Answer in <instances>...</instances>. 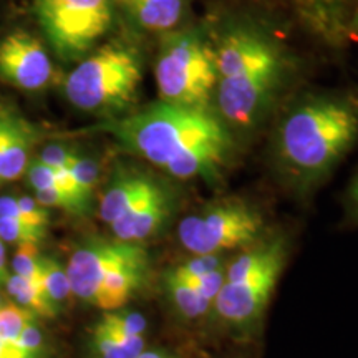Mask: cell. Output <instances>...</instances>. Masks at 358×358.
<instances>
[{
	"mask_svg": "<svg viewBox=\"0 0 358 358\" xmlns=\"http://www.w3.org/2000/svg\"><path fill=\"white\" fill-rule=\"evenodd\" d=\"M209 34L216 57L211 108L237 138L254 133L292 80V53L271 27L250 13L224 17Z\"/></svg>",
	"mask_w": 358,
	"mask_h": 358,
	"instance_id": "6da1fadb",
	"label": "cell"
},
{
	"mask_svg": "<svg viewBox=\"0 0 358 358\" xmlns=\"http://www.w3.org/2000/svg\"><path fill=\"white\" fill-rule=\"evenodd\" d=\"M124 150L174 179L219 182L236 155L237 136L211 108L158 101L101 127Z\"/></svg>",
	"mask_w": 358,
	"mask_h": 358,
	"instance_id": "7a4b0ae2",
	"label": "cell"
},
{
	"mask_svg": "<svg viewBox=\"0 0 358 358\" xmlns=\"http://www.w3.org/2000/svg\"><path fill=\"white\" fill-rule=\"evenodd\" d=\"M358 141V90L319 92L295 100L275 124L272 158L295 191L319 186Z\"/></svg>",
	"mask_w": 358,
	"mask_h": 358,
	"instance_id": "3957f363",
	"label": "cell"
},
{
	"mask_svg": "<svg viewBox=\"0 0 358 358\" xmlns=\"http://www.w3.org/2000/svg\"><path fill=\"white\" fill-rule=\"evenodd\" d=\"M143 82V58L127 42L93 48L66 75L64 93L71 106L85 113L118 115L134 101Z\"/></svg>",
	"mask_w": 358,
	"mask_h": 358,
	"instance_id": "277c9868",
	"label": "cell"
},
{
	"mask_svg": "<svg viewBox=\"0 0 358 358\" xmlns=\"http://www.w3.org/2000/svg\"><path fill=\"white\" fill-rule=\"evenodd\" d=\"M155 82L159 101L189 108H211L216 57L211 34L206 27L185 25L161 35L155 60Z\"/></svg>",
	"mask_w": 358,
	"mask_h": 358,
	"instance_id": "5b68a950",
	"label": "cell"
},
{
	"mask_svg": "<svg viewBox=\"0 0 358 358\" xmlns=\"http://www.w3.org/2000/svg\"><path fill=\"white\" fill-rule=\"evenodd\" d=\"M266 221L254 204L239 198L216 199L178 224V239L194 256H221L262 241Z\"/></svg>",
	"mask_w": 358,
	"mask_h": 358,
	"instance_id": "8992f818",
	"label": "cell"
},
{
	"mask_svg": "<svg viewBox=\"0 0 358 358\" xmlns=\"http://www.w3.org/2000/svg\"><path fill=\"white\" fill-rule=\"evenodd\" d=\"M43 35L64 62H80L110 32L113 0H34Z\"/></svg>",
	"mask_w": 358,
	"mask_h": 358,
	"instance_id": "52a82bcc",
	"label": "cell"
},
{
	"mask_svg": "<svg viewBox=\"0 0 358 358\" xmlns=\"http://www.w3.org/2000/svg\"><path fill=\"white\" fill-rule=\"evenodd\" d=\"M320 47L345 50L353 42L358 0H271Z\"/></svg>",
	"mask_w": 358,
	"mask_h": 358,
	"instance_id": "ba28073f",
	"label": "cell"
},
{
	"mask_svg": "<svg viewBox=\"0 0 358 358\" xmlns=\"http://www.w3.org/2000/svg\"><path fill=\"white\" fill-rule=\"evenodd\" d=\"M284 261L285 252H280L252 275L237 282L226 280L213 303L219 319L234 329H245L256 324L271 301L284 268Z\"/></svg>",
	"mask_w": 358,
	"mask_h": 358,
	"instance_id": "9c48e42d",
	"label": "cell"
},
{
	"mask_svg": "<svg viewBox=\"0 0 358 358\" xmlns=\"http://www.w3.org/2000/svg\"><path fill=\"white\" fill-rule=\"evenodd\" d=\"M141 244L124 241L88 239L78 245L71 254L66 274L71 292L80 301L93 307L103 280L140 249Z\"/></svg>",
	"mask_w": 358,
	"mask_h": 358,
	"instance_id": "30bf717a",
	"label": "cell"
},
{
	"mask_svg": "<svg viewBox=\"0 0 358 358\" xmlns=\"http://www.w3.org/2000/svg\"><path fill=\"white\" fill-rule=\"evenodd\" d=\"M0 77L24 92H42L53 78V64L38 38L24 30L0 42Z\"/></svg>",
	"mask_w": 358,
	"mask_h": 358,
	"instance_id": "8fae6325",
	"label": "cell"
},
{
	"mask_svg": "<svg viewBox=\"0 0 358 358\" xmlns=\"http://www.w3.org/2000/svg\"><path fill=\"white\" fill-rule=\"evenodd\" d=\"M176 211V194L168 185L143 199L140 204L129 209L127 214L110 224L118 241L136 243L158 234Z\"/></svg>",
	"mask_w": 358,
	"mask_h": 358,
	"instance_id": "7c38bea8",
	"label": "cell"
},
{
	"mask_svg": "<svg viewBox=\"0 0 358 358\" xmlns=\"http://www.w3.org/2000/svg\"><path fill=\"white\" fill-rule=\"evenodd\" d=\"M164 185L159 178L140 169L118 168L100 199L98 214L101 221L110 226Z\"/></svg>",
	"mask_w": 358,
	"mask_h": 358,
	"instance_id": "4fadbf2b",
	"label": "cell"
},
{
	"mask_svg": "<svg viewBox=\"0 0 358 358\" xmlns=\"http://www.w3.org/2000/svg\"><path fill=\"white\" fill-rule=\"evenodd\" d=\"M115 7L143 32L166 35L185 27L187 0H113Z\"/></svg>",
	"mask_w": 358,
	"mask_h": 358,
	"instance_id": "5bb4252c",
	"label": "cell"
},
{
	"mask_svg": "<svg viewBox=\"0 0 358 358\" xmlns=\"http://www.w3.org/2000/svg\"><path fill=\"white\" fill-rule=\"evenodd\" d=\"M35 141V129L27 120L8 108L3 128L2 182L15 181L29 168V155Z\"/></svg>",
	"mask_w": 358,
	"mask_h": 358,
	"instance_id": "9a60e30c",
	"label": "cell"
},
{
	"mask_svg": "<svg viewBox=\"0 0 358 358\" xmlns=\"http://www.w3.org/2000/svg\"><path fill=\"white\" fill-rule=\"evenodd\" d=\"M90 348L92 358H138L145 352V338L120 337L96 324L92 330Z\"/></svg>",
	"mask_w": 358,
	"mask_h": 358,
	"instance_id": "2e32d148",
	"label": "cell"
},
{
	"mask_svg": "<svg viewBox=\"0 0 358 358\" xmlns=\"http://www.w3.org/2000/svg\"><path fill=\"white\" fill-rule=\"evenodd\" d=\"M164 290L176 312L187 320L201 319L208 315L213 308V303L206 301L194 287H191L186 282L174 279L169 274L164 275Z\"/></svg>",
	"mask_w": 358,
	"mask_h": 358,
	"instance_id": "e0dca14e",
	"label": "cell"
},
{
	"mask_svg": "<svg viewBox=\"0 0 358 358\" xmlns=\"http://www.w3.org/2000/svg\"><path fill=\"white\" fill-rule=\"evenodd\" d=\"M7 292L15 299V302L20 307L27 308L37 317H43V319H55L58 315V310L53 307V303L48 301L47 294L43 292V289L38 284L29 282L22 279L19 275H10L8 277L7 284Z\"/></svg>",
	"mask_w": 358,
	"mask_h": 358,
	"instance_id": "ac0fdd59",
	"label": "cell"
},
{
	"mask_svg": "<svg viewBox=\"0 0 358 358\" xmlns=\"http://www.w3.org/2000/svg\"><path fill=\"white\" fill-rule=\"evenodd\" d=\"M40 284H42L43 292L47 294L48 301L53 303L60 313L70 297L73 295L71 292V285L69 280L66 268L62 266L57 259L42 256V274H40Z\"/></svg>",
	"mask_w": 358,
	"mask_h": 358,
	"instance_id": "d6986e66",
	"label": "cell"
},
{
	"mask_svg": "<svg viewBox=\"0 0 358 358\" xmlns=\"http://www.w3.org/2000/svg\"><path fill=\"white\" fill-rule=\"evenodd\" d=\"M0 217L17 219V221L42 227V229H47L48 222H50L48 209L30 196H22V198L2 196L0 198Z\"/></svg>",
	"mask_w": 358,
	"mask_h": 358,
	"instance_id": "ffe728a7",
	"label": "cell"
},
{
	"mask_svg": "<svg viewBox=\"0 0 358 358\" xmlns=\"http://www.w3.org/2000/svg\"><path fill=\"white\" fill-rule=\"evenodd\" d=\"M98 324L105 327V329L110 330V332L127 338L143 337L148 327L145 315H141L140 312L122 310V308H118V310L105 312Z\"/></svg>",
	"mask_w": 358,
	"mask_h": 358,
	"instance_id": "44dd1931",
	"label": "cell"
},
{
	"mask_svg": "<svg viewBox=\"0 0 358 358\" xmlns=\"http://www.w3.org/2000/svg\"><path fill=\"white\" fill-rule=\"evenodd\" d=\"M34 320H37V315L19 303H6L0 310V338L7 343H17L22 330Z\"/></svg>",
	"mask_w": 358,
	"mask_h": 358,
	"instance_id": "7402d4cb",
	"label": "cell"
},
{
	"mask_svg": "<svg viewBox=\"0 0 358 358\" xmlns=\"http://www.w3.org/2000/svg\"><path fill=\"white\" fill-rule=\"evenodd\" d=\"M13 274L22 277V279L40 284V274H42V256L38 252V244L24 243L17 245L15 257L12 262Z\"/></svg>",
	"mask_w": 358,
	"mask_h": 358,
	"instance_id": "603a6c76",
	"label": "cell"
},
{
	"mask_svg": "<svg viewBox=\"0 0 358 358\" xmlns=\"http://www.w3.org/2000/svg\"><path fill=\"white\" fill-rule=\"evenodd\" d=\"M222 266V256H217V254H213V256H194L185 262L178 264L168 274L174 277V279L189 284V282L198 280Z\"/></svg>",
	"mask_w": 358,
	"mask_h": 358,
	"instance_id": "cb8c5ba5",
	"label": "cell"
},
{
	"mask_svg": "<svg viewBox=\"0 0 358 358\" xmlns=\"http://www.w3.org/2000/svg\"><path fill=\"white\" fill-rule=\"evenodd\" d=\"M69 173L73 178V181L77 182L80 191L83 192L87 198H93V191L98 185V178H100V166H98V161L92 156H85L78 151L73 161L70 163V166L66 168Z\"/></svg>",
	"mask_w": 358,
	"mask_h": 358,
	"instance_id": "d4e9b609",
	"label": "cell"
},
{
	"mask_svg": "<svg viewBox=\"0 0 358 358\" xmlns=\"http://www.w3.org/2000/svg\"><path fill=\"white\" fill-rule=\"evenodd\" d=\"M47 234V229L32 226L17 219L10 217H0V239L6 243L13 244H24V243H35L38 244Z\"/></svg>",
	"mask_w": 358,
	"mask_h": 358,
	"instance_id": "484cf974",
	"label": "cell"
},
{
	"mask_svg": "<svg viewBox=\"0 0 358 358\" xmlns=\"http://www.w3.org/2000/svg\"><path fill=\"white\" fill-rule=\"evenodd\" d=\"M77 153L78 150L75 146L65 145V143H50L43 148L38 159L53 169H66Z\"/></svg>",
	"mask_w": 358,
	"mask_h": 358,
	"instance_id": "4316f807",
	"label": "cell"
},
{
	"mask_svg": "<svg viewBox=\"0 0 358 358\" xmlns=\"http://www.w3.org/2000/svg\"><path fill=\"white\" fill-rule=\"evenodd\" d=\"M22 355L25 358H42L45 352L43 334L38 329L37 320L30 322L29 325L22 330L19 340H17Z\"/></svg>",
	"mask_w": 358,
	"mask_h": 358,
	"instance_id": "83f0119b",
	"label": "cell"
},
{
	"mask_svg": "<svg viewBox=\"0 0 358 358\" xmlns=\"http://www.w3.org/2000/svg\"><path fill=\"white\" fill-rule=\"evenodd\" d=\"M27 176H29L30 186L34 187L35 192L52 189V187H60L57 169L47 166V164L42 163L38 158L29 164V168H27Z\"/></svg>",
	"mask_w": 358,
	"mask_h": 358,
	"instance_id": "f1b7e54d",
	"label": "cell"
},
{
	"mask_svg": "<svg viewBox=\"0 0 358 358\" xmlns=\"http://www.w3.org/2000/svg\"><path fill=\"white\" fill-rule=\"evenodd\" d=\"M224 284H226V266L216 268V271L209 272V274H206L204 277H201V279L194 280V282H189L191 287H194L198 290L199 295H203V297L208 301L209 303H214V301L217 299L219 292H221V289L224 287Z\"/></svg>",
	"mask_w": 358,
	"mask_h": 358,
	"instance_id": "f546056e",
	"label": "cell"
},
{
	"mask_svg": "<svg viewBox=\"0 0 358 358\" xmlns=\"http://www.w3.org/2000/svg\"><path fill=\"white\" fill-rule=\"evenodd\" d=\"M347 204H348V214H350V217L355 222H358V171L355 176H353L350 186H348Z\"/></svg>",
	"mask_w": 358,
	"mask_h": 358,
	"instance_id": "4dcf8cb0",
	"label": "cell"
},
{
	"mask_svg": "<svg viewBox=\"0 0 358 358\" xmlns=\"http://www.w3.org/2000/svg\"><path fill=\"white\" fill-rule=\"evenodd\" d=\"M0 358H25L17 343H7L0 338Z\"/></svg>",
	"mask_w": 358,
	"mask_h": 358,
	"instance_id": "1f68e13d",
	"label": "cell"
},
{
	"mask_svg": "<svg viewBox=\"0 0 358 358\" xmlns=\"http://www.w3.org/2000/svg\"><path fill=\"white\" fill-rule=\"evenodd\" d=\"M138 358H171V357H168L166 353H161L156 350H145Z\"/></svg>",
	"mask_w": 358,
	"mask_h": 358,
	"instance_id": "d6a6232c",
	"label": "cell"
},
{
	"mask_svg": "<svg viewBox=\"0 0 358 358\" xmlns=\"http://www.w3.org/2000/svg\"><path fill=\"white\" fill-rule=\"evenodd\" d=\"M353 40H357L358 42V8L355 13V20H353Z\"/></svg>",
	"mask_w": 358,
	"mask_h": 358,
	"instance_id": "836d02e7",
	"label": "cell"
},
{
	"mask_svg": "<svg viewBox=\"0 0 358 358\" xmlns=\"http://www.w3.org/2000/svg\"><path fill=\"white\" fill-rule=\"evenodd\" d=\"M6 113H7V108H6V106L0 105V128H2V124H3V118H6Z\"/></svg>",
	"mask_w": 358,
	"mask_h": 358,
	"instance_id": "e575fe53",
	"label": "cell"
},
{
	"mask_svg": "<svg viewBox=\"0 0 358 358\" xmlns=\"http://www.w3.org/2000/svg\"><path fill=\"white\" fill-rule=\"evenodd\" d=\"M6 303H7V302L3 301V297H2V295H0V310H2V308L6 307Z\"/></svg>",
	"mask_w": 358,
	"mask_h": 358,
	"instance_id": "d590c367",
	"label": "cell"
}]
</instances>
